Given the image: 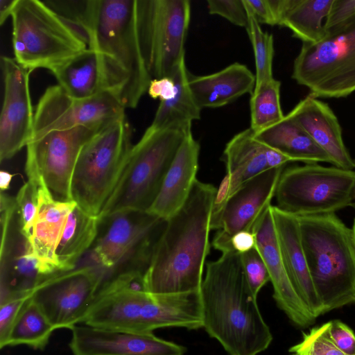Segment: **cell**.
Listing matches in <instances>:
<instances>
[{"instance_id":"cell-1","label":"cell","mask_w":355,"mask_h":355,"mask_svg":"<svg viewBox=\"0 0 355 355\" xmlns=\"http://www.w3.org/2000/svg\"><path fill=\"white\" fill-rule=\"evenodd\" d=\"M203 327L229 355H258L272 340L247 283L241 254L230 250L207 263L200 290Z\"/></svg>"},{"instance_id":"cell-2","label":"cell","mask_w":355,"mask_h":355,"mask_svg":"<svg viewBox=\"0 0 355 355\" xmlns=\"http://www.w3.org/2000/svg\"><path fill=\"white\" fill-rule=\"evenodd\" d=\"M217 189L196 180L182 208L167 220L144 287L152 295L200 291L209 253L211 219Z\"/></svg>"},{"instance_id":"cell-3","label":"cell","mask_w":355,"mask_h":355,"mask_svg":"<svg viewBox=\"0 0 355 355\" xmlns=\"http://www.w3.org/2000/svg\"><path fill=\"white\" fill-rule=\"evenodd\" d=\"M137 0L82 1L76 24L99 55L110 90L126 108H135L150 80L140 49Z\"/></svg>"},{"instance_id":"cell-4","label":"cell","mask_w":355,"mask_h":355,"mask_svg":"<svg viewBox=\"0 0 355 355\" xmlns=\"http://www.w3.org/2000/svg\"><path fill=\"white\" fill-rule=\"evenodd\" d=\"M297 218L304 252L323 314L354 303L355 244L352 229L335 214Z\"/></svg>"},{"instance_id":"cell-5","label":"cell","mask_w":355,"mask_h":355,"mask_svg":"<svg viewBox=\"0 0 355 355\" xmlns=\"http://www.w3.org/2000/svg\"><path fill=\"white\" fill-rule=\"evenodd\" d=\"M11 17L14 58L30 71H51L88 47L74 23L44 2L17 0Z\"/></svg>"},{"instance_id":"cell-6","label":"cell","mask_w":355,"mask_h":355,"mask_svg":"<svg viewBox=\"0 0 355 355\" xmlns=\"http://www.w3.org/2000/svg\"><path fill=\"white\" fill-rule=\"evenodd\" d=\"M98 218L90 259L105 271L103 283L125 273L145 275L167 220L147 211L133 209Z\"/></svg>"},{"instance_id":"cell-7","label":"cell","mask_w":355,"mask_h":355,"mask_svg":"<svg viewBox=\"0 0 355 355\" xmlns=\"http://www.w3.org/2000/svg\"><path fill=\"white\" fill-rule=\"evenodd\" d=\"M191 127L146 130L131 150L127 164L99 216L124 210L148 211Z\"/></svg>"},{"instance_id":"cell-8","label":"cell","mask_w":355,"mask_h":355,"mask_svg":"<svg viewBox=\"0 0 355 355\" xmlns=\"http://www.w3.org/2000/svg\"><path fill=\"white\" fill-rule=\"evenodd\" d=\"M132 147L126 115L105 126L83 146L71 182L72 200L81 209L99 216L121 178Z\"/></svg>"},{"instance_id":"cell-9","label":"cell","mask_w":355,"mask_h":355,"mask_svg":"<svg viewBox=\"0 0 355 355\" xmlns=\"http://www.w3.org/2000/svg\"><path fill=\"white\" fill-rule=\"evenodd\" d=\"M275 197L278 208L297 217L335 214L354 204L355 170L318 163L284 168Z\"/></svg>"},{"instance_id":"cell-10","label":"cell","mask_w":355,"mask_h":355,"mask_svg":"<svg viewBox=\"0 0 355 355\" xmlns=\"http://www.w3.org/2000/svg\"><path fill=\"white\" fill-rule=\"evenodd\" d=\"M292 78L316 98H343L355 92V17L318 43H302Z\"/></svg>"},{"instance_id":"cell-11","label":"cell","mask_w":355,"mask_h":355,"mask_svg":"<svg viewBox=\"0 0 355 355\" xmlns=\"http://www.w3.org/2000/svg\"><path fill=\"white\" fill-rule=\"evenodd\" d=\"M137 25L142 56L151 78L170 77L185 57L191 20L189 0H137Z\"/></svg>"},{"instance_id":"cell-12","label":"cell","mask_w":355,"mask_h":355,"mask_svg":"<svg viewBox=\"0 0 355 355\" xmlns=\"http://www.w3.org/2000/svg\"><path fill=\"white\" fill-rule=\"evenodd\" d=\"M105 127L80 126L52 131L31 141L26 146L28 180L37 183L42 180L58 200L73 201L71 182L78 155L83 146Z\"/></svg>"},{"instance_id":"cell-13","label":"cell","mask_w":355,"mask_h":355,"mask_svg":"<svg viewBox=\"0 0 355 355\" xmlns=\"http://www.w3.org/2000/svg\"><path fill=\"white\" fill-rule=\"evenodd\" d=\"M105 277L93 262L49 276L33 291L32 298L56 329L83 323Z\"/></svg>"},{"instance_id":"cell-14","label":"cell","mask_w":355,"mask_h":355,"mask_svg":"<svg viewBox=\"0 0 355 355\" xmlns=\"http://www.w3.org/2000/svg\"><path fill=\"white\" fill-rule=\"evenodd\" d=\"M125 110L109 91L88 98H76L58 85L51 86L37 105L31 141L52 131L80 126L105 127L125 115Z\"/></svg>"},{"instance_id":"cell-15","label":"cell","mask_w":355,"mask_h":355,"mask_svg":"<svg viewBox=\"0 0 355 355\" xmlns=\"http://www.w3.org/2000/svg\"><path fill=\"white\" fill-rule=\"evenodd\" d=\"M284 167L269 168L242 184L227 200L214 205L211 229L218 230L214 248L230 251V239L242 231L252 232L261 215L270 207Z\"/></svg>"},{"instance_id":"cell-16","label":"cell","mask_w":355,"mask_h":355,"mask_svg":"<svg viewBox=\"0 0 355 355\" xmlns=\"http://www.w3.org/2000/svg\"><path fill=\"white\" fill-rule=\"evenodd\" d=\"M144 275L125 273L102 284L83 322L107 330L143 333L141 313L148 293Z\"/></svg>"},{"instance_id":"cell-17","label":"cell","mask_w":355,"mask_h":355,"mask_svg":"<svg viewBox=\"0 0 355 355\" xmlns=\"http://www.w3.org/2000/svg\"><path fill=\"white\" fill-rule=\"evenodd\" d=\"M4 96L0 116V160L11 159L31 141L34 116L29 75L14 58L1 57Z\"/></svg>"},{"instance_id":"cell-18","label":"cell","mask_w":355,"mask_h":355,"mask_svg":"<svg viewBox=\"0 0 355 355\" xmlns=\"http://www.w3.org/2000/svg\"><path fill=\"white\" fill-rule=\"evenodd\" d=\"M69 347L73 355H183L185 347L156 336L78 324Z\"/></svg>"},{"instance_id":"cell-19","label":"cell","mask_w":355,"mask_h":355,"mask_svg":"<svg viewBox=\"0 0 355 355\" xmlns=\"http://www.w3.org/2000/svg\"><path fill=\"white\" fill-rule=\"evenodd\" d=\"M270 206L252 229L256 248L266 265L273 287L272 296L277 306L297 327L307 328L315 322V318L297 295L290 282L281 255Z\"/></svg>"},{"instance_id":"cell-20","label":"cell","mask_w":355,"mask_h":355,"mask_svg":"<svg viewBox=\"0 0 355 355\" xmlns=\"http://www.w3.org/2000/svg\"><path fill=\"white\" fill-rule=\"evenodd\" d=\"M282 260L297 295L316 319L323 314L304 252L298 218L270 206Z\"/></svg>"},{"instance_id":"cell-21","label":"cell","mask_w":355,"mask_h":355,"mask_svg":"<svg viewBox=\"0 0 355 355\" xmlns=\"http://www.w3.org/2000/svg\"><path fill=\"white\" fill-rule=\"evenodd\" d=\"M38 209L28 240L40 273L45 277L60 273L56 250L69 215L76 203L55 199L44 182H38Z\"/></svg>"},{"instance_id":"cell-22","label":"cell","mask_w":355,"mask_h":355,"mask_svg":"<svg viewBox=\"0 0 355 355\" xmlns=\"http://www.w3.org/2000/svg\"><path fill=\"white\" fill-rule=\"evenodd\" d=\"M288 115L326 153L333 166L354 170L355 160L344 144L341 126L328 104L309 94Z\"/></svg>"},{"instance_id":"cell-23","label":"cell","mask_w":355,"mask_h":355,"mask_svg":"<svg viewBox=\"0 0 355 355\" xmlns=\"http://www.w3.org/2000/svg\"><path fill=\"white\" fill-rule=\"evenodd\" d=\"M200 146L189 132L166 175L162 188L147 211L168 220L184 205L196 182Z\"/></svg>"},{"instance_id":"cell-24","label":"cell","mask_w":355,"mask_h":355,"mask_svg":"<svg viewBox=\"0 0 355 355\" xmlns=\"http://www.w3.org/2000/svg\"><path fill=\"white\" fill-rule=\"evenodd\" d=\"M226 175L217 189L214 205L227 200L242 184L269 169L266 144L249 128L234 135L223 152Z\"/></svg>"},{"instance_id":"cell-25","label":"cell","mask_w":355,"mask_h":355,"mask_svg":"<svg viewBox=\"0 0 355 355\" xmlns=\"http://www.w3.org/2000/svg\"><path fill=\"white\" fill-rule=\"evenodd\" d=\"M202 327L200 291L162 295L148 293L141 313L143 333H153L155 329L165 327L198 329Z\"/></svg>"},{"instance_id":"cell-26","label":"cell","mask_w":355,"mask_h":355,"mask_svg":"<svg viewBox=\"0 0 355 355\" xmlns=\"http://www.w3.org/2000/svg\"><path fill=\"white\" fill-rule=\"evenodd\" d=\"M255 85V75L239 62L209 75H189V88L201 109L220 107L247 93L252 94Z\"/></svg>"},{"instance_id":"cell-27","label":"cell","mask_w":355,"mask_h":355,"mask_svg":"<svg viewBox=\"0 0 355 355\" xmlns=\"http://www.w3.org/2000/svg\"><path fill=\"white\" fill-rule=\"evenodd\" d=\"M51 71L58 85L73 98H88L110 92L101 58L89 47Z\"/></svg>"},{"instance_id":"cell-28","label":"cell","mask_w":355,"mask_h":355,"mask_svg":"<svg viewBox=\"0 0 355 355\" xmlns=\"http://www.w3.org/2000/svg\"><path fill=\"white\" fill-rule=\"evenodd\" d=\"M254 135L258 140L287 156L292 162L331 164L326 153L288 114Z\"/></svg>"},{"instance_id":"cell-29","label":"cell","mask_w":355,"mask_h":355,"mask_svg":"<svg viewBox=\"0 0 355 355\" xmlns=\"http://www.w3.org/2000/svg\"><path fill=\"white\" fill-rule=\"evenodd\" d=\"M98 222V216L89 214L77 204L71 209L56 250L60 272L76 268L80 259L92 249Z\"/></svg>"},{"instance_id":"cell-30","label":"cell","mask_w":355,"mask_h":355,"mask_svg":"<svg viewBox=\"0 0 355 355\" xmlns=\"http://www.w3.org/2000/svg\"><path fill=\"white\" fill-rule=\"evenodd\" d=\"M189 75L184 57L170 76L175 84L173 97L160 102L148 130L155 131L171 126L191 127L192 121L200 118L202 109L196 103L189 88Z\"/></svg>"},{"instance_id":"cell-31","label":"cell","mask_w":355,"mask_h":355,"mask_svg":"<svg viewBox=\"0 0 355 355\" xmlns=\"http://www.w3.org/2000/svg\"><path fill=\"white\" fill-rule=\"evenodd\" d=\"M333 0H294L282 26L289 28L302 43H318L326 36L322 21Z\"/></svg>"},{"instance_id":"cell-32","label":"cell","mask_w":355,"mask_h":355,"mask_svg":"<svg viewBox=\"0 0 355 355\" xmlns=\"http://www.w3.org/2000/svg\"><path fill=\"white\" fill-rule=\"evenodd\" d=\"M55 330L31 295L13 323L1 349L26 345L42 350Z\"/></svg>"},{"instance_id":"cell-33","label":"cell","mask_w":355,"mask_h":355,"mask_svg":"<svg viewBox=\"0 0 355 355\" xmlns=\"http://www.w3.org/2000/svg\"><path fill=\"white\" fill-rule=\"evenodd\" d=\"M280 81L273 78L254 87L250 101V128L254 133L284 117L280 103Z\"/></svg>"},{"instance_id":"cell-34","label":"cell","mask_w":355,"mask_h":355,"mask_svg":"<svg viewBox=\"0 0 355 355\" xmlns=\"http://www.w3.org/2000/svg\"><path fill=\"white\" fill-rule=\"evenodd\" d=\"M246 8L249 20L245 28L254 55L256 87L274 78L272 75L274 41L272 35L263 31L252 12L247 7Z\"/></svg>"},{"instance_id":"cell-35","label":"cell","mask_w":355,"mask_h":355,"mask_svg":"<svg viewBox=\"0 0 355 355\" xmlns=\"http://www.w3.org/2000/svg\"><path fill=\"white\" fill-rule=\"evenodd\" d=\"M299 355H345L336 345L329 330V322L303 333L302 340L289 349Z\"/></svg>"},{"instance_id":"cell-36","label":"cell","mask_w":355,"mask_h":355,"mask_svg":"<svg viewBox=\"0 0 355 355\" xmlns=\"http://www.w3.org/2000/svg\"><path fill=\"white\" fill-rule=\"evenodd\" d=\"M38 189L37 183L28 180L20 187L15 198L19 230L28 241L37 213Z\"/></svg>"},{"instance_id":"cell-37","label":"cell","mask_w":355,"mask_h":355,"mask_svg":"<svg viewBox=\"0 0 355 355\" xmlns=\"http://www.w3.org/2000/svg\"><path fill=\"white\" fill-rule=\"evenodd\" d=\"M241 259L248 286L254 296L257 297L262 287L270 282L266 265L256 247L241 254Z\"/></svg>"},{"instance_id":"cell-38","label":"cell","mask_w":355,"mask_h":355,"mask_svg":"<svg viewBox=\"0 0 355 355\" xmlns=\"http://www.w3.org/2000/svg\"><path fill=\"white\" fill-rule=\"evenodd\" d=\"M207 3L209 14L219 15L238 26H248L249 17L244 0H208Z\"/></svg>"},{"instance_id":"cell-39","label":"cell","mask_w":355,"mask_h":355,"mask_svg":"<svg viewBox=\"0 0 355 355\" xmlns=\"http://www.w3.org/2000/svg\"><path fill=\"white\" fill-rule=\"evenodd\" d=\"M31 295L32 293L20 295L0 302V347L3 345L13 323Z\"/></svg>"},{"instance_id":"cell-40","label":"cell","mask_w":355,"mask_h":355,"mask_svg":"<svg viewBox=\"0 0 355 355\" xmlns=\"http://www.w3.org/2000/svg\"><path fill=\"white\" fill-rule=\"evenodd\" d=\"M355 17V0H333L324 23L326 33L331 32Z\"/></svg>"},{"instance_id":"cell-41","label":"cell","mask_w":355,"mask_h":355,"mask_svg":"<svg viewBox=\"0 0 355 355\" xmlns=\"http://www.w3.org/2000/svg\"><path fill=\"white\" fill-rule=\"evenodd\" d=\"M332 340L345 355H355V334L352 329L340 320L329 322Z\"/></svg>"},{"instance_id":"cell-42","label":"cell","mask_w":355,"mask_h":355,"mask_svg":"<svg viewBox=\"0 0 355 355\" xmlns=\"http://www.w3.org/2000/svg\"><path fill=\"white\" fill-rule=\"evenodd\" d=\"M147 92L154 99L166 101L173 97L175 84L171 77L153 78L150 82Z\"/></svg>"},{"instance_id":"cell-43","label":"cell","mask_w":355,"mask_h":355,"mask_svg":"<svg viewBox=\"0 0 355 355\" xmlns=\"http://www.w3.org/2000/svg\"><path fill=\"white\" fill-rule=\"evenodd\" d=\"M244 3L259 24L275 25L268 0H244Z\"/></svg>"},{"instance_id":"cell-44","label":"cell","mask_w":355,"mask_h":355,"mask_svg":"<svg viewBox=\"0 0 355 355\" xmlns=\"http://www.w3.org/2000/svg\"><path fill=\"white\" fill-rule=\"evenodd\" d=\"M230 250L240 254L248 252L256 247V240L252 232L242 231L235 234L230 241Z\"/></svg>"},{"instance_id":"cell-45","label":"cell","mask_w":355,"mask_h":355,"mask_svg":"<svg viewBox=\"0 0 355 355\" xmlns=\"http://www.w3.org/2000/svg\"><path fill=\"white\" fill-rule=\"evenodd\" d=\"M17 0H0V24L3 25L11 17Z\"/></svg>"},{"instance_id":"cell-46","label":"cell","mask_w":355,"mask_h":355,"mask_svg":"<svg viewBox=\"0 0 355 355\" xmlns=\"http://www.w3.org/2000/svg\"><path fill=\"white\" fill-rule=\"evenodd\" d=\"M12 175L10 173L6 171H1L0 172V189L1 192H4L10 187L12 181Z\"/></svg>"},{"instance_id":"cell-47","label":"cell","mask_w":355,"mask_h":355,"mask_svg":"<svg viewBox=\"0 0 355 355\" xmlns=\"http://www.w3.org/2000/svg\"><path fill=\"white\" fill-rule=\"evenodd\" d=\"M352 236L355 244V218L354 219L352 227Z\"/></svg>"},{"instance_id":"cell-48","label":"cell","mask_w":355,"mask_h":355,"mask_svg":"<svg viewBox=\"0 0 355 355\" xmlns=\"http://www.w3.org/2000/svg\"><path fill=\"white\" fill-rule=\"evenodd\" d=\"M352 207H353V208L354 209V210H355V199H354V204H353V205H352Z\"/></svg>"},{"instance_id":"cell-49","label":"cell","mask_w":355,"mask_h":355,"mask_svg":"<svg viewBox=\"0 0 355 355\" xmlns=\"http://www.w3.org/2000/svg\"><path fill=\"white\" fill-rule=\"evenodd\" d=\"M293 355H299V354H293Z\"/></svg>"}]
</instances>
